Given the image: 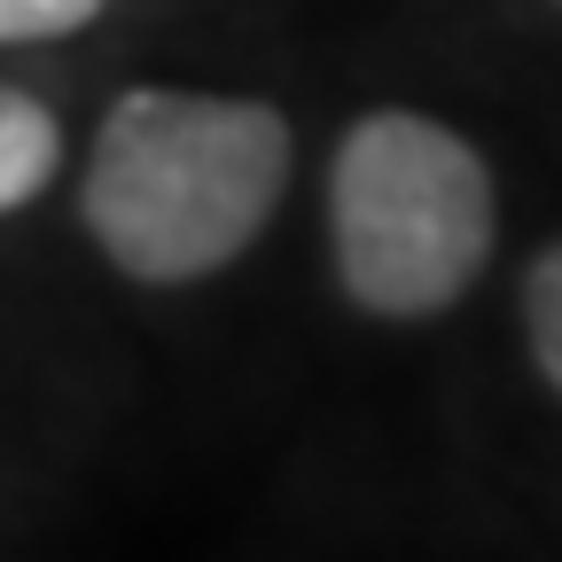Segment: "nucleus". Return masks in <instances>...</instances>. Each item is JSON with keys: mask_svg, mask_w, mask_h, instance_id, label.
Segmentation results:
<instances>
[{"mask_svg": "<svg viewBox=\"0 0 562 562\" xmlns=\"http://www.w3.org/2000/svg\"><path fill=\"white\" fill-rule=\"evenodd\" d=\"M290 157V117L250 94L125 87L94 125L79 220L125 281L180 290L235 266L266 235Z\"/></svg>", "mask_w": 562, "mask_h": 562, "instance_id": "1", "label": "nucleus"}, {"mask_svg": "<svg viewBox=\"0 0 562 562\" xmlns=\"http://www.w3.org/2000/svg\"><path fill=\"white\" fill-rule=\"evenodd\" d=\"M501 195L469 140L422 110H368L328 165V258L375 321H430L476 290Z\"/></svg>", "mask_w": 562, "mask_h": 562, "instance_id": "2", "label": "nucleus"}, {"mask_svg": "<svg viewBox=\"0 0 562 562\" xmlns=\"http://www.w3.org/2000/svg\"><path fill=\"white\" fill-rule=\"evenodd\" d=\"M55 172H63V117L24 87H0V211L47 195Z\"/></svg>", "mask_w": 562, "mask_h": 562, "instance_id": "3", "label": "nucleus"}, {"mask_svg": "<svg viewBox=\"0 0 562 562\" xmlns=\"http://www.w3.org/2000/svg\"><path fill=\"white\" fill-rule=\"evenodd\" d=\"M524 336H531V360H539L547 391L562 398V243H547L524 273Z\"/></svg>", "mask_w": 562, "mask_h": 562, "instance_id": "4", "label": "nucleus"}, {"mask_svg": "<svg viewBox=\"0 0 562 562\" xmlns=\"http://www.w3.org/2000/svg\"><path fill=\"white\" fill-rule=\"evenodd\" d=\"M110 0H0V47H40V40H70L87 32Z\"/></svg>", "mask_w": 562, "mask_h": 562, "instance_id": "5", "label": "nucleus"}]
</instances>
